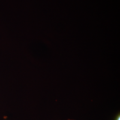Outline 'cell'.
<instances>
[{
	"instance_id": "cell-1",
	"label": "cell",
	"mask_w": 120,
	"mask_h": 120,
	"mask_svg": "<svg viewBox=\"0 0 120 120\" xmlns=\"http://www.w3.org/2000/svg\"><path fill=\"white\" fill-rule=\"evenodd\" d=\"M120 120V116H119V115H118V116H117V118H116V120Z\"/></svg>"
},
{
	"instance_id": "cell-2",
	"label": "cell",
	"mask_w": 120,
	"mask_h": 120,
	"mask_svg": "<svg viewBox=\"0 0 120 120\" xmlns=\"http://www.w3.org/2000/svg\"></svg>"
}]
</instances>
